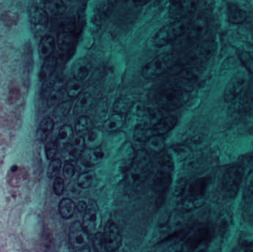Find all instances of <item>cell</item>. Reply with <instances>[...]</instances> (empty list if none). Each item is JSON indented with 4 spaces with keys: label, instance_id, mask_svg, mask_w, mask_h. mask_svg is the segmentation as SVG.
<instances>
[{
    "label": "cell",
    "instance_id": "cell-20",
    "mask_svg": "<svg viewBox=\"0 0 253 252\" xmlns=\"http://www.w3.org/2000/svg\"><path fill=\"white\" fill-rule=\"evenodd\" d=\"M84 146L86 149H95L100 147L103 142V134L101 130L93 128L84 136Z\"/></svg>",
    "mask_w": 253,
    "mask_h": 252
},
{
    "label": "cell",
    "instance_id": "cell-41",
    "mask_svg": "<svg viewBox=\"0 0 253 252\" xmlns=\"http://www.w3.org/2000/svg\"><path fill=\"white\" fill-rule=\"evenodd\" d=\"M180 77L187 80V81H193V80L197 79L199 76V70L196 68H189L183 70L180 72Z\"/></svg>",
    "mask_w": 253,
    "mask_h": 252
},
{
    "label": "cell",
    "instance_id": "cell-26",
    "mask_svg": "<svg viewBox=\"0 0 253 252\" xmlns=\"http://www.w3.org/2000/svg\"><path fill=\"white\" fill-rule=\"evenodd\" d=\"M74 35L73 32L61 31L57 36V45L62 52H68L74 45Z\"/></svg>",
    "mask_w": 253,
    "mask_h": 252
},
{
    "label": "cell",
    "instance_id": "cell-24",
    "mask_svg": "<svg viewBox=\"0 0 253 252\" xmlns=\"http://www.w3.org/2000/svg\"><path fill=\"white\" fill-rule=\"evenodd\" d=\"M58 61L55 56H50L44 60L40 72V79L41 81H47L56 71Z\"/></svg>",
    "mask_w": 253,
    "mask_h": 252
},
{
    "label": "cell",
    "instance_id": "cell-22",
    "mask_svg": "<svg viewBox=\"0 0 253 252\" xmlns=\"http://www.w3.org/2000/svg\"><path fill=\"white\" fill-rule=\"evenodd\" d=\"M55 48V39L52 36L45 35L42 38L39 44V55L41 59L45 60L51 56Z\"/></svg>",
    "mask_w": 253,
    "mask_h": 252
},
{
    "label": "cell",
    "instance_id": "cell-29",
    "mask_svg": "<svg viewBox=\"0 0 253 252\" xmlns=\"http://www.w3.org/2000/svg\"><path fill=\"white\" fill-rule=\"evenodd\" d=\"M77 206L72 200L63 198L59 204V213L63 218L70 219L74 216Z\"/></svg>",
    "mask_w": 253,
    "mask_h": 252
},
{
    "label": "cell",
    "instance_id": "cell-43",
    "mask_svg": "<svg viewBox=\"0 0 253 252\" xmlns=\"http://www.w3.org/2000/svg\"><path fill=\"white\" fill-rule=\"evenodd\" d=\"M65 190V182L60 177H56L53 180V192L56 195H61Z\"/></svg>",
    "mask_w": 253,
    "mask_h": 252
},
{
    "label": "cell",
    "instance_id": "cell-39",
    "mask_svg": "<svg viewBox=\"0 0 253 252\" xmlns=\"http://www.w3.org/2000/svg\"><path fill=\"white\" fill-rule=\"evenodd\" d=\"M93 246L96 252H107L105 238L102 232L95 234L93 236Z\"/></svg>",
    "mask_w": 253,
    "mask_h": 252
},
{
    "label": "cell",
    "instance_id": "cell-5",
    "mask_svg": "<svg viewBox=\"0 0 253 252\" xmlns=\"http://www.w3.org/2000/svg\"><path fill=\"white\" fill-rule=\"evenodd\" d=\"M173 62V54L169 52L161 53L144 65L141 75L146 79H154L165 73Z\"/></svg>",
    "mask_w": 253,
    "mask_h": 252
},
{
    "label": "cell",
    "instance_id": "cell-45",
    "mask_svg": "<svg viewBox=\"0 0 253 252\" xmlns=\"http://www.w3.org/2000/svg\"><path fill=\"white\" fill-rule=\"evenodd\" d=\"M87 204L84 201H80L77 205V210L80 213H84L87 210Z\"/></svg>",
    "mask_w": 253,
    "mask_h": 252
},
{
    "label": "cell",
    "instance_id": "cell-18",
    "mask_svg": "<svg viewBox=\"0 0 253 252\" xmlns=\"http://www.w3.org/2000/svg\"><path fill=\"white\" fill-rule=\"evenodd\" d=\"M91 71V64L87 59H78L72 67L73 78L83 81L90 74Z\"/></svg>",
    "mask_w": 253,
    "mask_h": 252
},
{
    "label": "cell",
    "instance_id": "cell-6",
    "mask_svg": "<svg viewBox=\"0 0 253 252\" xmlns=\"http://www.w3.org/2000/svg\"><path fill=\"white\" fill-rule=\"evenodd\" d=\"M135 115L137 116V124L135 126L144 129H150L157 124L161 120L165 118L163 109L160 108H146V107H135Z\"/></svg>",
    "mask_w": 253,
    "mask_h": 252
},
{
    "label": "cell",
    "instance_id": "cell-15",
    "mask_svg": "<svg viewBox=\"0 0 253 252\" xmlns=\"http://www.w3.org/2000/svg\"><path fill=\"white\" fill-rule=\"evenodd\" d=\"M85 149L84 138L79 136L64 148L63 156L68 163L80 159L83 151Z\"/></svg>",
    "mask_w": 253,
    "mask_h": 252
},
{
    "label": "cell",
    "instance_id": "cell-49",
    "mask_svg": "<svg viewBox=\"0 0 253 252\" xmlns=\"http://www.w3.org/2000/svg\"><path fill=\"white\" fill-rule=\"evenodd\" d=\"M248 25H249L250 29H251L253 32V18H252L251 20H249V22H248Z\"/></svg>",
    "mask_w": 253,
    "mask_h": 252
},
{
    "label": "cell",
    "instance_id": "cell-25",
    "mask_svg": "<svg viewBox=\"0 0 253 252\" xmlns=\"http://www.w3.org/2000/svg\"><path fill=\"white\" fill-rule=\"evenodd\" d=\"M54 127V121L52 118H45L41 121L38 129H37L36 136L37 140L40 142H44L47 140L49 135L51 133Z\"/></svg>",
    "mask_w": 253,
    "mask_h": 252
},
{
    "label": "cell",
    "instance_id": "cell-12",
    "mask_svg": "<svg viewBox=\"0 0 253 252\" xmlns=\"http://www.w3.org/2000/svg\"><path fill=\"white\" fill-rule=\"evenodd\" d=\"M83 225L89 235H95L102 224L100 210L94 201H90L83 217Z\"/></svg>",
    "mask_w": 253,
    "mask_h": 252
},
{
    "label": "cell",
    "instance_id": "cell-30",
    "mask_svg": "<svg viewBox=\"0 0 253 252\" xmlns=\"http://www.w3.org/2000/svg\"><path fill=\"white\" fill-rule=\"evenodd\" d=\"M93 128V121L90 117L84 115L79 117L75 124V132L80 136H84Z\"/></svg>",
    "mask_w": 253,
    "mask_h": 252
},
{
    "label": "cell",
    "instance_id": "cell-33",
    "mask_svg": "<svg viewBox=\"0 0 253 252\" xmlns=\"http://www.w3.org/2000/svg\"><path fill=\"white\" fill-rule=\"evenodd\" d=\"M45 7L47 11L52 15V16H62L65 13L67 9L66 4L64 1H59V0H53V1H48L45 3Z\"/></svg>",
    "mask_w": 253,
    "mask_h": 252
},
{
    "label": "cell",
    "instance_id": "cell-36",
    "mask_svg": "<svg viewBox=\"0 0 253 252\" xmlns=\"http://www.w3.org/2000/svg\"><path fill=\"white\" fill-rule=\"evenodd\" d=\"M62 161L59 158H54L50 161L47 168V176L48 179H56L60 171Z\"/></svg>",
    "mask_w": 253,
    "mask_h": 252
},
{
    "label": "cell",
    "instance_id": "cell-16",
    "mask_svg": "<svg viewBox=\"0 0 253 252\" xmlns=\"http://www.w3.org/2000/svg\"><path fill=\"white\" fill-rule=\"evenodd\" d=\"M176 124V117L174 115H168L151 128L147 129L149 137L150 139L153 136H162L172 130L175 127Z\"/></svg>",
    "mask_w": 253,
    "mask_h": 252
},
{
    "label": "cell",
    "instance_id": "cell-21",
    "mask_svg": "<svg viewBox=\"0 0 253 252\" xmlns=\"http://www.w3.org/2000/svg\"><path fill=\"white\" fill-rule=\"evenodd\" d=\"M92 102H93V97L91 93L89 92H84L82 93L77 103L74 105V114L80 116L84 115V112H87L91 107Z\"/></svg>",
    "mask_w": 253,
    "mask_h": 252
},
{
    "label": "cell",
    "instance_id": "cell-47",
    "mask_svg": "<svg viewBox=\"0 0 253 252\" xmlns=\"http://www.w3.org/2000/svg\"><path fill=\"white\" fill-rule=\"evenodd\" d=\"M248 185L250 192L253 194V173L250 176L249 179H248Z\"/></svg>",
    "mask_w": 253,
    "mask_h": 252
},
{
    "label": "cell",
    "instance_id": "cell-42",
    "mask_svg": "<svg viewBox=\"0 0 253 252\" xmlns=\"http://www.w3.org/2000/svg\"><path fill=\"white\" fill-rule=\"evenodd\" d=\"M240 59L245 68L249 72L253 74V57L250 53H242L240 55Z\"/></svg>",
    "mask_w": 253,
    "mask_h": 252
},
{
    "label": "cell",
    "instance_id": "cell-31",
    "mask_svg": "<svg viewBox=\"0 0 253 252\" xmlns=\"http://www.w3.org/2000/svg\"><path fill=\"white\" fill-rule=\"evenodd\" d=\"M73 137H74L73 127L68 124L62 126L58 134V145L62 146V148H65L72 142Z\"/></svg>",
    "mask_w": 253,
    "mask_h": 252
},
{
    "label": "cell",
    "instance_id": "cell-34",
    "mask_svg": "<svg viewBox=\"0 0 253 252\" xmlns=\"http://www.w3.org/2000/svg\"><path fill=\"white\" fill-rule=\"evenodd\" d=\"M145 144L150 151L156 153H160L165 149V141L162 136H153Z\"/></svg>",
    "mask_w": 253,
    "mask_h": 252
},
{
    "label": "cell",
    "instance_id": "cell-10",
    "mask_svg": "<svg viewBox=\"0 0 253 252\" xmlns=\"http://www.w3.org/2000/svg\"><path fill=\"white\" fill-rule=\"evenodd\" d=\"M248 83V74L244 71L236 72L228 84L224 92V99L226 102H231L236 99L246 88Z\"/></svg>",
    "mask_w": 253,
    "mask_h": 252
},
{
    "label": "cell",
    "instance_id": "cell-19",
    "mask_svg": "<svg viewBox=\"0 0 253 252\" xmlns=\"http://www.w3.org/2000/svg\"><path fill=\"white\" fill-rule=\"evenodd\" d=\"M104 153L102 148L98 147L95 149H84L82 154V163L86 167H93L99 164L103 159Z\"/></svg>",
    "mask_w": 253,
    "mask_h": 252
},
{
    "label": "cell",
    "instance_id": "cell-27",
    "mask_svg": "<svg viewBox=\"0 0 253 252\" xmlns=\"http://www.w3.org/2000/svg\"><path fill=\"white\" fill-rule=\"evenodd\" d=\"M125 124V118L123 115L114 113L107 118L104 123V128L108 132H115L123 128Z\"/></svg>",
    "mask_w": 253,
    "mask_h": 252
},
{
    "label": "cell",
    "instance_id": "cell-46",
    "mask_svg": "<svg viewBox=\"0 0 253 252\" xmlns=\"http://www.w3.org/2000/svg\"><path fill=\"white\" fill-rule=\"evenodd\" d=\"M59 252H73L72 249H71V247H70L68 244H65V243H64V244H62V245L60 246V247H59Z\"/></svg>",
    "mask_w": 253,
    "mask_h": 252
},
{
    "label": "cell",
    "instance_id": "cell-2",
    "mask_svg": "<svg viewBox=\"0 0 253 252\" xmlns=\"http://www.w3.org/2000/svg\"><path fill=\"white\" fill-rule=\"evenodd\" d=\"M188 90L177 84L163 86L156 90L155 102L159 108L171 111L182 107L189 99Z\"/></svg>",
    "mask_w": 253,
    "mask_h": 252
},
{
    "label": "cell",
    "instance_id": "cell-48",
    "mask_svg": "<svg viewBox=\"0 0 253 252\" xmlns=\"http://www.w3.org/2000/svg\"><path fill=\"white\" fill-rule=\"evenodd\" d=\"M207 246H208V243L200 246L199 248L196 249V250L190 252H207Z\"/></svg>",
    "mask_w": 253,
    "mask_h": 252
},
{
    "label": "cell",
    "instance_id": "cell-23",
    "mask_svg": "<svg viewBox=\"0 0 253 252\" xmlns=\"http://www.w3.org/2000/svg\"><path fill=\"white\" fill-rule=\"evenodd\" d=\"M227 17L228 21L233 25H240L246 22L248 19L245 10L240 8L236 4H230L227 8Z\"/></svg>",
    "mask_w": 253,
    "mask_h": 252
},
{
    "label": "cell",
    "instance_id": "cell-9",
    "mask_svg": "<svg viewBox=\"0 0 253 252\" xmlns=\"http://www.w3.org/2000/svg\"><path fill=\"white\" fill-rule=\"evenodd\" d=\"M29 21L33 34L37 36H44L48 26V14L47 10L40 6L30 7Z\"/></svg>",
    "mask_w": 253,
    "mask_h": 252
},
{
    "label": "cell",
    "instance_id": "cell-14",
    "mask_svg": "<svg viewBox=\"0 0 253 252\" xmlns=\"http://www.w3.org/2000/svg\"><path fill=\"white\" fill-rule=\"evenodd\" d=\"M199 6L198 1H171L169 7V16L175 20L184 19L187 15L196 11Z\"/></svg>",
    "mask_w": 253,
    "mask_h": 252
},
{
    "label": "cell",
    "instance_id": "cell-40",
    "mask_svg": "<svg viewBox=\"0 0 253 252\" xmlns=\"http://www.w3.org/2000/svg\"><path fill=\"white\" fill-rule=\"evenodd\" d=\"M133 139L135 142L146 143L150 139L147 129L141 128L138 126H135L133 131Z\"/></svg>",
    "mask_w": 253,
    "mask_h": 252
},
{
    "label": "cell",
    "instance_id": "cell-32",
    "mask_svg": "<svg viewBox=\"0 0 253 252\" xmlns=\"http://www.w3.org/2000/svg\"><path fill=\"white\" fill-rule=\"evenodd\" d=\"M83 82L76 78H72L68 80L65 85V91L71 98H75L80 96L83 93Z\"/></svg>",
    "mask_w": 253,
    "mask_h": 252
},
{
    "label": "cell",
    "instance_id": "cell-44",
    "mask_svg": "<svg viewBox=\"0 0 253 252\" xmlns=\"http://www.w3.org/2000/svg\"><path fill=\"white\" fill-rule=\"evenodd\" d=\"M75 167L71 163H66L63 167V176L66 179H70L75 174Z\"/></svg>",
    "mask_w": 253,
    "mask_h": 252
},
{
    "label": "cell",
    "instance_id": "cell-17",
    "mask_svg": "<svg viewBox=\"0 0 253 252\" xmlns=\"http://www.w3.org/2000/svg\"><path fill=\"white\" fill-rule=\"evenodd\" d=\"M208 25L206 19L199 17L193 21L187 28V38L190 41H198L205 36L208 32Z\"/></svg>",
    "mask_w": 253,
    "mask_h": 252
},
{
    "label": "cell",
    "instance_id": "cell-1",
    "mask_svg": "<svg viewBox=\"0 0 253 252\" xmlns=\"http://www.w3.org/2000/svg\"><path fill=\"white\" fill-rule=\"evenodd\" d=\"M152 170L151 159L146 149H140L135 154L132 165L126 172V187L129 193L139 192Z\"/></svg>",
    "mask_w": 253,
    "mask_h": 252
},
{
    "label": "cell",
    "instance_id": "cell-13",
    "mask_svg": "<svg viewBox=\"0 0 253 252\" xmlns=\"http://www.w3.org/2000/svg\"><path fill=\"white\" fill-rule=\"evenodd\" d=\"M103 235L107 252H117L120 248L123 238L118 226L113 220H108L105 225Z\"/></svg>",
    "mask_w": 253,
    "mask_h": 252
},
{
    "label": "cell",
    "instance_id": "cell-7",
    "mask_svg": "<svg viewBox=\"0 0 253 252\" xmlns=\"http://www.w3.org/2000/svg\"><path fill=\"white\" fill-rule=\"evenodd\" d=\"M243 176L244 170L240 166H233L225 172L223 177L222 188L226 195L234 198L237 195Z\"/></svg>",
    "mask_w": 253,
    "mask_h": 252
},
{
    "label": "cell",
    "instance_id": "cell-8",
    "mask_svg": "<svg viewBox=\"0 0 253 252\" xmlns=\"http://www.w3.org/2000/svg\"><path fill=\"white\" fill-rule=\"evenodd\" d=\"M69 241L72 248L78 252L88 250L90 244V235L84 229L81 222H74L70 226Z\"/></svg>",
    "mask_w": 253,
    "mask_h": 252
},
{
    "label": "cell",
    "instance_id": "cell-28",
    "mask_svg": "<svg viewBox=\"0 0 253 252\" xmlns=\"http://www.w3.org/2000/svg\"><path fill=\"white\" fill-rule=\"evenodd\" d=\"M133 101L129 96H123L117 99L114 105V111L115 113H127L133 107Z\"/></svg>",
    "mask_w": 253,
    "mask_h": 252
},
{
    "label": "cell",
    "instance_id": "cell-11",
    "mask_svg": "<svg viewBox=\"0 0 253 252\" xmlns=\"http://www.w3.org/2000/svg\"><path fill=\"white\" fill-rule=\"evenodd\" d=\"M216 49V43L212 40L203 41L189 53L187 59L190 63L196 65L205 63L214 56Z\"/></svg>",
    "mask_w": 253,
    "mask_h": 252
},
{
    "label": "cell",
    "instance_id": "cell-4",
    "mask_svg": "<svg viewBox=\"0 0 253 252\" xmlns=\"http://www.w3.org/2000/svg\"><path fill=\"white\" fill-rule=\"evenodd\" d=\"M187 31V25L183 19L173 21L160 28L153 37L152 42L155 47H164L181 37Z\"/></svg>",
    "mask_w": 253,
    "mask_h": 252
},
{
    "label": "cell",
    "instance_id": "cell-37",
    "mask_svg": "<svg viewBox=\"0 0 253 252\" xmlns=\"http://www.w3.org/2000/svg\"><path fill=\"white\" fill-rule=\"evenodd\" d=\"M93 183V174L90 172L82 173L78 178V185L82 189H88Z\"/></svg>",
    "mask_w": 253,
    "mask_h": 252
},
{
    "label": "cell",
    "instance_id": "cell-35",
    "mask_svg": "<svg viewBox=\"0 0 253 252\" xmlns=\"http://www.w3.org/2000/svg\"><path fill=\"white\" fill-rule=\"evenodd\" d=\"M72 101H65V102L59 104L53 111V117L56 119L65 118L69 114L70 111L72 109Z\"/></svg>",
    "mask_w": 253,
    "mask_h": 252
},
{
    "label": "cell",
    "instance_id": "cell-3",
    "mask_svg": "<svg viewBox=\"0 0 253 252\" xmlns=\"http://www.w3.org/2000/svg\"><path fill=\"white\" fill-rule=\"evenodd\" d=\"M174 163L170 154L165 152L158 160L153 176L152 188L155 193L162 197L169 189L173 176Z\"/></svg>",
    "mask_w": 253,
    "mask_h": 252
},
{
    "label": "cell",
    "instance_id": "cell-38",
    "mask_svg": "<svg viewBox=\"0 0 253 252\" xmlns=\"http://www.w3.org/2000/svg\"><path fill=\"white\" fill-rule=\"evenodd\" d=\"M58 147H59V145L56 141L53 140V139L47 141V143L45 144V153L47 159L51 160V161L54 159L55 156L57 153Z\"/></svg>",
    "mask_w": 253,
    "mask_h": 252
}]
</instances>
